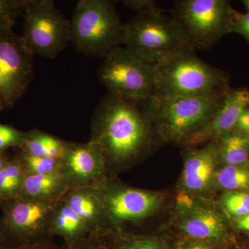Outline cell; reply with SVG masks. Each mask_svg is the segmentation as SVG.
Segmentation results:
<instances>
[{"mask_svg": "<svg viewBox=\"0 0 249 249\" xmlns=\"http://www.w3.org/2000/svg\"><path fill=\"white\" fill-rule=\"evenodd\" d=\"M226 94L152 98L157 132L165 140L186 144L209 124Z\"/></svg>", "mask_w": 249, "mask_h": 249, "instance_id": "5", "label": "cell"}, {"mask_svg": "<svg viewBox=\"0 0 249 249\" xmlns=\"http://www.w3.org/2000/svg\"><path fill=\"white\" fill-rule=\"evenodd\" d=\"M62 199L83 219L90 235L106 238L117 231L96 188L70 190Z\"/></svg>", "mask_w": 249, "mask_h": 249, "instance_id": "13", "label": "cell"}, {"mask_svg": "<svg viewBox=\"0 0 249 249\" xmlns=\"http://www.w3.org/2000/svg\"><path fill=\"white\" fill-rule=\"evenodd\" d=\"M102 199L108 216L116 229L123 222L148 217L159 205L158 196L150 192L111 184L108 179L95 188Z\"/></svg>", "mask_w": 249, "mask_h": 249, "instance_id": "12", "label": "cell"}, {"mask_svg": "<svg viewBox=\"0 0 249 249\" xmlns=\"http://www.w3.org/2000/svg\"><path fill=\"white\" fill-rule=\"evenodd\" d=\"M194 52L185 51L155 65L157 97L214 96L229 92L227 75L202 61Z\"/></svg>", "mask_w": 249, "mask_h": 249, "instance_id": "2", "label": "cell"}, {"mask_svg": "<svg viewBox=\"0 0 249 249\" xmlns=\"http://www.w3.org/2000/svg\"><path fill=\"white\" fill-rule=\"evenodd\" d=\"M234 129L235 130V133L249 138V107L242 113Z\"/></svg>", "mask_w": 249, "mask_h": 249, "instance_id": "31", "label": "cell"}, {"mask_svg": "<svg viewBox=\"0 0 249 249\" xmlns=\"http://www.w3.org/2000/svg\"><path fill=\"white\" fill-rule=\"evenodd\" d=\"M70 191L67 181L59 171L45 175L26 176L20 196L58 200Z\"/></svg>", "mask_w": 249, "mask_h": 249, "instance_id": "18", "label": "cell"}, {"mask_svg": "<svg viewBox=\"0 0 249 249\" xmlns=\"http://www.w3.org/2000/svg\"><path fill=\"white\" fill-rule=\"evenodd\" d=\"M237 227L239 230L249 231V214L239 218L237 222Z\"/></svg>", "mask_w": 249, "mask_h": 249, "instance_id": "33", "label": "cell"}, {"mask_svg": "<svg viewBox=\"0 0 249 249\" xmlns=\"http://www.w3.org/2000/svg\"><path fill=\"white\" fill-rule=\"evenodd\" d=\"M123 45L136 57L153 65L185 51H195L178 23L160 9L137 14L124 24Z\"/></svg>", "mask_w": 249, "mask_h": 249, "instance_id": "4", "label": "cell"}, {"mask_svg": "<svg viewBox=\"0 0 249 249\" xmlns=\"http://www.w3.org/2000/svg\"><path fill=\"white\" fill-rule=\"evenodd\" d=\"M1 249H62V247L55 245L52 241L48 240L34 245L22 246H4Z\"/></svg>", "mask_w": 249, "mask_h": 249, "instance_id": "32", "label": "cell"}, {"mask_svg": "<svg viewBox=\"0 0 249 249\" xmlns=\"http://www.w3.org/2000/svg\"><path fill=\"white\" fill-rule=\"evenodd\" d=\"M58 200H47L19 196L1 201L6 246L34 245L52 240L51 221Z\"/></svg>", "mask_w": 249, "mask_h": 249, "instance_id": "9", "label": "cell"}, {"mask_svg": "<svg viewBox=\"0 0 249 249\" xmlns=\"http://www.w3.org/2000/svg\"><path fill=\"white\" fill-rule=\"evenodd\" d=\"M67 142L40 129L26 132V140L22 152L35 157L61 160L67 148Z\"/></svg>", "mask_w": 249, "mask_h": 249, "instance_id": "19", "label": "cell"}, {"mask_svg": "<svg viewBox=\"0 0 249 249\" xmlns=\"http://www.w3.org/2000/svg\"><path fill=\"white\" fill-rule=\"evenodd\" d=\"M215 176L219 186L227 191L249 188V170L245 165H226Z\"/></svg>", "mask_w": 249, "mask_h": 249, "instance_id": "22", "label": "cell"}, {"mask_svg": "<svg viewBox=\"0 0 249 249\" xmlns=\"http://www.w3.org/2000/svg\"><path fill=\"white\" fill-rule=\"evenodd\" d=\"M223 204L231 215L240 218L249 214V194L247 193L236 192L226 195Z\"/></svg>", "mask_w": 249, "mask_h": 249, "instance_id": "25", "label": "cell"}, {"mask_svg": "<svg viewBox=\"0 0 249 249\" xmlns=\"http://www.w3.org/2000/svg\"><path fill=\"white\" fill-rule=\"evenodd\" d=\"M242 4L245 5L246 9L247 10V12H249V0H243L242 1Z\"/></svg>", "mask_w": 249, "mask_h": 249, "instance_id": "37", "label": "cell"}, {"mask_svg": "<svg viewBox=\"0 0 249 249\" xmlns=\"http://www.w3.org/2000/svg\"><path fill=\"white\" fill-rule=\"evenodd\" d=\"M231 33H235L243 36L249 43V12L242 14L233 9L230 27Z\"/></svg>", "mask_w": 249, "mask_h": 249, "instance_id": "28", "label": "cell"}, {"mask_svg": "<svg viewBox=\"0 0 249 249\" xmlns=\"http://www.w3.org/2000/svg\"><path fill=\"white\" fill-rule=\"evenodd\" d=\"M249 107V89L229 90L222 105L204 129L186 144L199 143L212 139H219L233 130L242 113Z\"/></svg>", "mask_w": 249, "mask_h": 249, "instance_id": "14", "label": "cell"}, {"mask_svg": "<svg viewBox=\"0 0 249 249\" xmlns=\"http://www.w3.org/2000/svg\"><path fill=\"white\" fill-rule=\"evenodd\" d=\"M186 249H211L209 245L204 243H195L188 246Z\"/></svg>", "mask_w": 249, "mask_h": 249, "instance_id": "35", "label": "cell"}, {"mask_svg": "<svg viewBox=\"0 0 249 249\" xmlns=\"http://www.w3.org/2000/svg\"><path fill=\"white\" fill-rule=\"evenodd\" d=\"M98 78L109 91L134 99H150L157 93L155 65L142 61L123 47L105 57Z\"/></svg>", "mask_w": 249, "mask_h": 249, "instance_id": "8", "label": "cell"}, {"mask_svg": "<svg viewBox=\"0 0 249 249\" xmlns=\"http://www.w3.org/2000/svg\"><path fill=\"white\" fill-rule=\"evenodd\" d=\"M2 110H4V109H3L2 107H1V105H0V111Z\"/></svg>", "mask_w": 249, "mask_h": 249, "instance_id": "38", "label": "cell"}, {"mask_svg": "<svg viewBox=\"0 0 249 249\" xmlns=\"http://www.w3.org/2000/svg\"><path fill=\"white\" fill-rule=\"evenodd\" d=\"M70 25V42L87 56L104 58L123 45L124 24L112 1L80 0Z\"/></svg>", "mask_w": 249, "mask_h": 249, "instance_id": "3", "label": "cell"}, {"mask_svg": "<svg viewBox=\"0 0 249 249\" xmlns=\"http://www.w3.org/2000/svg\"><path fill=\"white\" fill-rule=\"evenodd\" d=\"M152 98L137 100L109 93L96 107L89 141L102 154L107 172L111 165L127 164L150 143L155 126Z\"/></svg>", "mask_w": 249, "mask_h": 249, "instance_id": "1", "label": "cell"}, {"mask_svg": "<svg viewBox=\"0 0 249 249\" xmlns=\"http://www.w3.org/2000/svg\"><path fill=\"white\" fill-rule=\"evenodd\" d=\"M218 158V145L213 142L188 151L182 175L183 186L194 193L208 189L215 177Z\"/></svg>", "mask_w": 249, "mask_h": 249, "instance_id": "15", "label": "cell"}, {"mask_svg": "<svg viewBox=\"0 0 249 249\" xmlns=\"http://www.w3.org/2000/svg\"><path fill=\"white\" fill-rule=\"evenodd\" d=\"M9 160V159L3 153V152H0V171L4 168Z\"/></svg>", "mask_w": 249, "mask_h": 249, "instance_id": "36", "label": "cell"}, {"mask_svg": "<svg viewBox=\"0 0 249 249\" xmlns=\"http://www.w3.org/2000/svg\"><path fill=\"white\" fill-rule=\"evenodd\" d=\"M26 140V132L0 124V152L4 151L10 147H18L20 148Z\"/></svg>", "mask_w": 249, "mask_h": 249, "instance_id": "26", "label": "cell"}, {"mask_svg": "<svg viewBox=\"0 0 249 249\" xmlns=\"http://www.w3.org/2000/svg\"><path fill=\"white\" fill-rule=\"evenodd\" d=\"M62 198L54 210L51 221L50 233L52 237H61L64 244L70 245L84 240L90 236V233L83 219Z\"/></svg>", "mask_w": 249, "mask_h": 249, "instance_id": "17", "label": "cell"}, {"mask_svg": "<svg viewBox=\"0 0 249 249\" xmlns=\"http://www.w3.org/2000/svg\"><path fill=\"white\" fill-rule=\"evenodd\" d=\"M34 55L22 36L0 31V105L11 109L24 96L34 76Z\"/></svg>", "mask_w": 249, "mask_h": 249, "instance_id": "10", "label": "cell"}, {"mask_svg": "<svg viewBox=\"0 0 249 249\" xmlns=\"http://www.w3.org/2000/svg\"><path fill=\"white\" fill-rule=\"evenodd\" d=\"M22 37L34 55L55 59L70 43V20L52 0H27Z\"/></svg>", "mask_w": 249, "mask_h": 249, "instance_id": "7", "label": "cell"}, {"mask_svg": "<svg viewBox=\"0 0 249 249\" xmlns=\"http://www.w3.org/2000/svg\"><path fill=\"white\" fill-rule=\"evenodd\" d=\"M180 228L187 235L199 240H219L225 231L220 214L209 206H193L188 210Z\"/></svg>", "mask_w": 249, "mask_h": 249, "instance_id": "16", "label": "cell"}, {"mask_svg": "<svg viewBox=\"0 0 249 249\" xmlns=\"http://www.w3.org/2000/svg\"><path fill=\"white\" fill-rule=\"evenodd\" d=\"M119 236L114 249H164L160 242L153 239Z\"/></svg>", "mask_w": 249, "mask_h": 249, "instance_id": "27", "label": "cell"}, {"mask_svg": "<svg viewBox=\"0 0 249 249\" xmlns=\"http://www.w3.org/2000/svg\"><path fill=\"white\" fill-rule=\"evenodd\" d=\"M6 232H5L4 225L2 221L0 219V249L6 246Z\"/></svg>", "mask_w": 249, "mask_h": 249, "instance_id": "34", "label": "cell"}, {"mask_svg": "<svg viewBox=\"0 0 249 249\" xmlns=\"http://www.w3.org/2000/svg\"><path fill=\"white\" fill-rule=\"evenodd\" d=\"M123 4L137 14H145L160 9L155 1L152 0H125Z\"/></svg>", "mask_w": 249, "mask_h": 249, "instance_id": "30", "label": "cell"}, {"mask_svg": "<svg viewBox=\"0 0 249 249\" xmlns=\"http://www.w3.org/2000/svg\"><path fill=\"white\" fill-rule=\"evenodd\" d=\"M25 176L45 175L60 171L61 160L35 157L22 152L18 156Z\"/></svg>", "mask_w": 249, "mask_h": 249, "instance_id": "23", "label": "cell"}, {"mask_svg": "<svg viewBox=\"0 0 249 249\" xmlns=\"http://www.w3.org/2000/svg\"><path fill=\"white\" fill-rule=\"evenodd\" d=\"M233 9L225 0H178L172 14L193 49H206L230 34Z\"/></svg>", "mask_w": 249, "mask_h": 249, "instance_id": "6", "label": "cell"}, {"mask_svg": "<svg viewBox=\"0 0 249 249\" xmlns=\"http://www.w3.org/2000/svg\"><path fill=\"white\" fill-rule=\"evenodd\" d=\"M105 237L90 235L75 243L64 244L62 249H109L105 242Z\"/></svg>", "mask_w": 249, "mask_h": 249, "instance_id": "29", "label": "cell"}, {"mask_svg": "<svg viewBox=\"0 0 249 249\" xmlns=\"http://www.w3.org/2000/svg\"><path fill=\"white\" fill-rule=\"evenodd\" d=\"M219 157L227 165H245L249 160V138L235 132L219 139Z\"/></svg>", "mask_w": 249, "mask_h": 249, "instance_id": "20", "label": "cell"}, {"mask_svg": "<svg viewBox=\"0 0 249 249\" xmlns=\"http://www.w3.org/2000/svg\"><path fill=\"white\" fill-rule=\"evenodd\" d=\"M25 177L18 157L8 160L0 171V202L20 196Z\"/></svg>", "mask_w": 249, "mask_h": 249, "instance_id": "21", "label": "cell"}, {"mask_svg": "<svg viewBox=\"0 0 249 249\" xmlns=\"http://www.w3.org/2000/svg\"><path fill=\"white\" fill-rule=\"evenodd\" d=\"M27 0H0V31H12Z\"/></svg>", "mask_w": 249, "mask_h": 249, "instance_id": "24", "label": "cell"}, {"mask_svg": "<svg viewBox=\"0 0 249 249\" xmlns=\"http://www.w3.org/2000/svg\"><path fill=\"white\" fill-rule=\"evenodd\" d=\"M60 172L70 190L98 188L109 179L102 154L89 142H67Z\"/></svg>", "mask_w": 249, "mask_h": 249, "instance_id": "11", "label": "cell"}]
</instances>
